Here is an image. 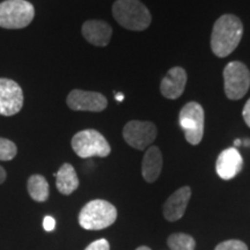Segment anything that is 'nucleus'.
I'll use <instances>...</instances> for the list:
<instances>
[{
  "mask_svg": "<svg viewBox=\"0 0 250 250\" xmlns=\"http://www.w3.org/2000/svg\"><path fill=\"white\" fill-rule=\"evenodd\" d=\"M243 24L233 14H224L214 22L211 35V49L219 58L229 56L241 42Z\"/></svg>",
  "mask_w": 250,
  "mask_h": 250,
  "instance_id": "1",
  "label": "nucleus"
},
{
  "mask_svg": "<svg viewBox=\"0 0 250 250\" xmlns=\"http://www.w3.org/2000/svg\"><path fill=\"white\" fill-rule=\"evenodd\" d=\"M115 20L125 29L143 31L152 22L148 8L139 0H116L112 5Z\"/></svg>",
  "mask_w": 250,
  "mask_h": 250,
  "instance_id": "2",
  "label": "nucleus"
},
{
  "mask_svg": "<svg viewBox=\"0 0 250 250\" xmlns=\"http://www.w3.org/2000/svg\"><path fill=\"white\" fill-rule=\"evenodd\" d=\"M117 210L111 203L94 199L87 203L79 213V224L87 230L104 229L116 221Z\"/></svg>",
  "mask_w": 250,
  "mask_h": 250,
  "instance_id": "3",
  "label": "nucleus"
},
{
  "mask_svg": "<svg viewBox=\"0 0 250 250\" xmlns=\"http://www.w3.org/2000/svg\"><path fill=\"white\" fill-rule=\"evenodd\" d=\"M35 8L27 0H5L0 2V27L22 29L31 23Z\"/></svg>",
  "mask_w": 250,
  "mask_h": 250,
  "instance_id": "4",
  "label": "nucleus"
},
{
  "mask_svg": "<svg viewBox=\"0 0 250 250\" xmlns=\"http://www.w3.org/2000/svg\"><path fill=\"white\" fill-rule=\"evenodd\" d=\"M72 148L78 156L83 159L92 156L105 158L111 152L110 145L104 136L93 129L80 131L74 134L72 138Z\"/></svg>",
  "mask_w": 250,
  "mask_h": 250,
  "instance_id": "5",
  "label": "nucleus"
},
{
  "mask_svg": "<svg viewBox=\"0 0 250 250\" xmlns=\"http://www.w3.org/2000/svg\"><path fill=\"white\" fill-rule=\"evenodd\" d=\"M180 125L186 140L191 145H198L204 136V109L199 103L188 102L180 111Z\"/></svg>",
  "mask_w": 250,
  "mask_h": 250,
  "instance_id": "6",
  "label": "nucleus"
},
{
  "mask_svg": "<svg viewBox=\"0 0 250 250\" xmlns=\"http://www.w3.org/2000/svg\"><path fill=\"white\" fill-rule=\"evenodd\" d=\"M225 94L229 100H240L248 93L250 72L241 62H230L224 68Z\"/></svg>",
  "mask_w": 250,
  "mask_h": 250,
  "instance_id": "7",
  "label": "nucleus"
},
{
  "mask_svg": "<svg viewBox=\"0 0 250 250\" xmlns=\"http://www.w3.org/2000/svg\"><path fill=\"white\" fill-rule=\"evenodd\" d=\"M158 136L156 126L151 122L131 121L123 129V138L131 147L144 151L151 146Z\"/></svg>",
  "mask_w": 250,
  "mask_h": 250,
  "instance_id": "8",
  "label": "nucleus"
},
{
  "mask_svg": "<svg viewBox=\"0 0 250 250\" xmlns=\"http://www.w3.org/2000/svg\"><path fill=\"white\" fill-rule=\"evenodd\" d=\"M23 92L14 80L0 78V115L13 116L22 109Z\"/></svg>",
  "mask_w": 250,
  "mask_h": 250,
  "instance_id": "9",
  "label": "nucleus"
},
{
  "mask_svg": "<svg viewBox=\"0 0 250 250\" xmlns=\"http://www.w3.org/2000/svg\"><path fill=\"white\" fill-rule=\"evenodd\" d=\"M66 103L74 111H103L108 105L104 95L98 92H88L83 89H73L68 94Z\"/></svg>",
  "mask_w": 250,
  "mask_h": 250,
  "instance_id": "10",
  "label": "nucleus"
},
{
  "mask_svg": "<svg viewBox=\"0 0 250 250\" xmlns=\"http://www.w3.org/2000/svg\"><path fill=\"white\" fill-rule=\"evenodd\" d=\"M243 167V159L235 147L224 149L215 162V170L219 177L223 180H232Z\"/></svg>",
  "mask_w": 250,
  "mask_h": 250,
  "instance_id": "11",
  "label": "nucleus"
},
{
  "mask_svg": "<svg viewBox=\"0 0 250 250\" xmlns=\"http://www.w3.org/2000/svg\"><path fill=\"white\" fill-rule=\"evenodd\" d=\"M187 85V72L183 67L170 68L160 83L161 94L166 99L176 100L182 95Z\"/></svg>",
  "mask_w": 250,
  "mask_h": 250,
  "instance_id": "12",
  "label": "nucleus"
},
{
  "mask_svg": "<svg viewBox=\"0 0 250 250\" xmlns=\"http://www.w3.org/2000/svg\"><path fill=\"white\" fill-rule=\"evenodd\" d=\"M191 197V189L189 187H182L169 196L164 205V215L166 220L174 221L180 220L187 210L188 203Z\"/></svg>",
  "mask_w": 250,
  "mask_h": 250,
  "instance_id": "13",
  "label": "nucleus"
},
{
  "mask_svg": "<svg viewBox=\"0 0 250 250\" xmlns=\"http://www.w3.org/2000/svg\"><path fill=\"white\" fill-rule=\"evenodd\" d=\"M81 31L87 42L95 46H107L112 35L110 24L101 20L86 21Z\"/></svg>",
  "mask_w": 250,
  "mask_h": 250,
  "instance_id": "14",
  "label": "nucleus"
},
{
  "mask_svg": "<svg viewBox=\"0 0 250 250\" xmlns=\"http://www.w3.org/2000/svg\"><path fill=\"white\" fill-rule=\"evenodd\" d=\"M162 170V154L156 146H149L144 155L142 164V174L144 180L153 183L158 180Z\"/></svg>",
  "mask_w": 250,
  "mask_h": 250,
  "instance_id": "15",
  "label": "nucleus"
},
{
  "mask_svg": "<svg viewBox=\"0 0 250 250\" xmlns=\"http://www.w3.org/2000/svg\"><path fill=\"white\" fill-rule=\"evenodd\" d=\"M56 186L58 191L62 195L68 196L74 192L79 187V179L73 166L64 164L56 174Z\"/></svg>",
  "mask_w": 250,
  "mask_h": 250,
  "instance_id": "16",
  "label": "nucleus"
},
{
  "mask_svg": "<svg viewBox=\"0 0 250 250\" xmlns=\"http://www.w3.org/2000/svg\"><path fill=\"white\" fill-rule=\"evenodd\" d=\"M28 192L36 202H45L49 198V183L42 175H33L28 180Z\"/></svg>",
  "mask_w": 250,
  "mask_h": 250,
  "instance_id": "17",
  "label": "nucleus"
},
{
  "mask_svg": "<svg viewBox=\"0 0 250 250\" xmlns=\"http://www.w3.org/2000/svg\"><path fill=\"white\" fill-rule=\"evenodd\" d=\"M167 245L171 250H195L196 241L192 236L184 233H175L167 239Z\"/></svg>",
  "mask_w": 250,
  "mask_h": 250,
  "instance_id": "18",
  "label": "nucleus"
},
{
  "mask_svg": "<svg viewBox=\"0 0 250 250\" xmlns=\"http://www.w3.org/2000/svg\"><path fill=\"white\" fill-rule=\"evenodd\" d=\"M18 153L17 145L6 138H0V161H9L15 158Z\"/></svg>",
  "mask_w": 250,
  "mask_h": 250,
  "instance_id": "19",
  "label": "nucleus"
},
{
  "mask_svg": "<svg viewBox=\"0 0 250 250\" xmlns=\"http://www.w3.org/2000/svg\"><path fill=\"white\" fill-rule=\"evenodd\" d=\"M214 250H248V247L240 240H227L219 243Z\"/></svg>",
  "mask_w": 250,
  "mask_h": 250,
  "instance_id": "20",
  "label": "nucleus"
},
{
  "mask_svg": "<svg viewBox=\"0 0 250 250\" xmlns=\"http://www.w3.org/2000/svg\"><path fill=\"white\" fill-rule=\"evenodd\" d=\"M85 250H110V245L105 239H99L90 243Z\"/></svg>",
  "mask_w": 250,
  "mask_h": 250,
  "instance_id": "21",
  "label": "nucleus"
},
{
  "mask_svg": "<svg viewBox=\"0 0 250 250\" xmlns=\"http://www.w3.org/2000/svg\"><path fill=\"white\" fill-rule=\"evenodd\" d=\"M43 227H44V229L46 232H51V230L55 229L56 227V221L55 219L52 217H45L44 220H43Z\"/></svg>",
  "mask_w": 250,
  "mask_h": 250,
  "instance_id": "22",
  "label": "nucleus"
},
{
  "mask_svg": "<svg viewBox=\"0 0 250 250\" xmlns=\"http://www.w3.org/2000/svg\"><path fill=\"white\" fill-rule=\"evenodd\" d=\"M242 116H243V120L246 122V124L250 127V99L245 104V108H243V111H242Z\"/></svg>",
  "mask_w": 250,
  "mask_h": 250,
  "instance_id": "23",
  "label": "nucleus"
},
{
  "mask_svg": "<svg viewBox=\"0 0 250 250\" xmlns=\"http://www.w3.org/2000/svg\"><path fill=\"white\" fill-rule=\"evenodd\" d=\"M5 180H6V171H5L4 168L0 166V184L4 183Z\"/></svg>",
  "mask_w": 250,
  "mask_h": 250,
  "instance_id": "24",
  "label": "nucleus"
},
{
  "mask_svg": "<svg viewBox=\"0 0 250 250\" xmlns=\"http://www.w3.org/2000/svg\"><path fill=\"white\" fill-rule=\"evenodd\" d=\"M116 100H117L118 102L123 101V100H124V95H123V94H120V93H117V94H116Z\"/></svg>",
  "mask_w": 250,
  "mask_h": 250,
  "instance_id": "25",
  "label": "nucleus"
},
{
  "mask_svg": "<svg viewBox=\"0 0 250 250\" xmlns=\"http://www.w3.org/2000/svg\"><path fill=\"white\" fill-rule=\"evenodd\" d=\"M136 250H152V249L148 248V247H146V246H142V247H138Z\"/></svg>",
  "mask_w": 250,
  "mask_h": 250,
  "instance_id": "26",
  "label": "nucleus"
},
{
  "mask_svg": "<svg viewBox=\"0 0 250 250\" xmlns=\"http://www.w3.org/2000/svg\"><path fill=\"white\" fill-rule=\"evenodd\" d=\"M241 140H240V139H236L235 140V142H234V145H235V146H240V145H241Z\"/></svg>",
  "mask_w": 250,
  "mask_h": 250,
  "instance_id": "27",
  "label": "nucleus"
},
{
  "mask_svg": "<svg viewBox=\"0 0 250 250\" xmlns=\"http://www.w3.org/2000/svg\"><path fill=\"white\" fill-rule=\"evenodd\" d=\"M245 145H246V146H249V145H250V140H246Z\"/></svg>",
  "mask_w": 250,
  "mask_h": 250,
  "instance_id": "28",
  "label": "nucleus"
}]
</instances>
